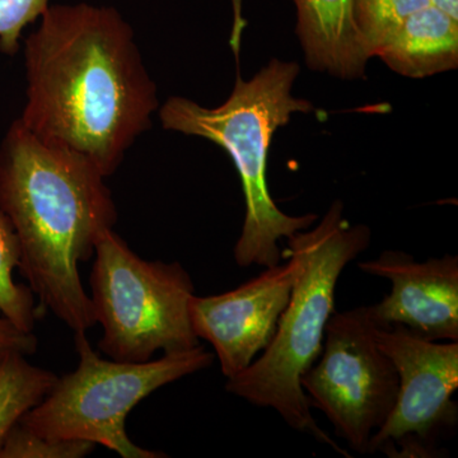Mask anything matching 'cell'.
<instances>
[{
	"label": "cell",
	"mask_w": 458,
	"mask_h": 458,
	"mask_svg": "<svg viewBox=\"0 0 458 458\" xmlns=\"http://www.w3.org/2000/svg\"><path fill=\"white\" fill-rule=\"evenodd\" d=\"M22 44L26 105L18 120L113 176L159 110L132 27L110 5L50 4Z\"/></svg>",
	"instance_id": "1"
},
{
	"label": "cell",
	"mask_w": 458,
	"mask_h": 458,
	"mask_svg": "<svg viewBox=\"0 0 458 458\" xmlns=\"http://www.w3.org/2000/svg\"><path fill=\"white\" fill-rule=\"evenodd\" d=\"M98 165L14 120L0 141V212L20 242L18 270L45 311L73 333L95 327L80 264L114 229L117 209Z\"/></svg>",
	"instance_id": "2"
},
{
	"label": "cell",
	"mask_w": 458,
	"mask_h": 458,
	"mask_svg": "<svg viewBox=\"0 0 458 458\" xmlns=\"http://www.w3.org/2000/svg\"><path fill=\"white\" fill-rule=\"evenodd\" d=\"M372 231L351 225L342 201L328 208L318 227L286 238L285 258L294 261L291 298L276 334L258 360L227 379L225 390L259 408L276 410L289 427L351 458L316 423L301 377L311 369L324 348L325 330L335 312L337 282L346 265L366 251Z\"/></svg>",
	"instance_id": "3"
},
{
	"label": "cell",
	"mask_w": 458,
	"mask_h": 458,
	"mask_svg": "<svg viewBox=\"0 0 458 458\" xmlns=\"http://www.w3.org/2000/svg\"><path fill=\"white\" fill-rule=\"evenodd\" d=\"M300 74L295 62L271 59L250 81L240 73L225 104L204 107L181 96H172L159 107L165 131L200 137L223 148L236 165L246 216L234 246L240 267H270L284 259L279 242L318 221L316 214L288 216L276 207L267 181L271 140L279 128L288 125L295 113L309 114L313 105L294 98L293 86Z\"/></svg>",
	"instance_id": "4"
},
{
	"label": "cell",
	"mask_w": 458,
	"mask_h": 458,
	"mask_svg": "<svg viewBox=\"0 0 458 458\" xmlns=\"http://www.w3.org/2000/svg\"><path fill=\"white\" fill-rule=\"evenodd\" d=\"M80 363L57 377L49 394L20 424L50 439H77L102 445L123 458H165V452L135 445L126 432L132 409L158 388L194 375L214 361L203 345L170 352L156 360L131 363L104 360L86 333H74Z\"/></svg>",
	"instance_id": "5"
},
{
	"label": "cell",
	"mask_w": 458,
	"mask_h": 458,
	"mask_svg": "<svg viewBox=\"0 0 458 458\" xmlns=\"http://www.w3.org/2000/svg\"><path fill=\"white\" fill-rule=\"evenodd\" d=\"M93 258L89 297L102 327L98 348L110 360L143 363L157 352L200 345L190 319L195 286L180 262L144 260L114 229Z\"/></svg>",
	"instance_id": "6"
},
{
	"label": "cell",
	"mask_w": 458,
	"mask_h": 458,
	"mask_svg": "<svg viewBox=\"0 0 458 458\" xmlns=\"http://www.w3.org/2000/svg\"><path fill=\"white\" fill-rule=\"evenodd\" d=\"M369 306L334 312L324 348L301 386L311 408L321 410L355 454H369V442L390 417L399 377L379 348Z\"/></svg>",
	"instance_id": "7"
},
{
	"label": "cell",
	"mask_w": 458,
	"mask_h": 458,
	"mask_svg": "<svg viewBox=\"0 0 458 458\" xmlns=\"http://www.w3.org/2000/svg\"><path fill=\"white\" fill-rule=\"evenodd\" d=\"M376 340L399 377L390 417L369 442V454L432 457L436 439L458 421V342H432L403 327H376Z\"/></svg>",
	"instance_id": "8"
},
{
	"label": "cell",
	"mask_w": 458,
	"mask_h": 458,
	"mask_svg": "<svg viewBox=\"0 0 458 458\" xmlns=\"http://www.w3.org/2000/svg\"><path fill=\"white\" fill-rule=\"evenodd\" d=\"M284 260L236 289L190 301L192 330L213 346L227 379L251 366L273 340L293 289L294 261Z\"/></svg>",
	"instance_id": "9"
},
{
	"label": "cell",
	"mask_w": 458,
	"mask_h": 458,
	"mask_svg": "<svg viewBox=\"0 0 458 458\" xmlns=\"http://www.w3.org/2000/svg\"><path fill=\"white\" fill-rule=\"evenodd\" d=\"M358 267L391 283L390 294L369 306L376 327H403L432 342H458L456 255L418 262L408 252L387 250Z\"/></svg>",
	"instance_id": "10"
},
{
	"label": "cell",
	"mask_w": 458,
	"mask_h": 458,
	"mask_svg": "<svg viewBox=\"0 0 458 458\" xmlns=\"http://www.w3.org/2000/svg\"><path fill=\"white\" fill-rule=\"evenodd\" d=\"M307 65L340 80L366 74L370 59L352 16V0H293Z\"/></svg>",
	"instance_id": "11"
},
{
	"label": "cell",
	"mask_w": 458,
	"mask_h": 458,
	"mask_svg": "<svg viewBox=\"0 0 458 458\" xmlns=\"http://www.w3.org/2000/svg\"><path fill=\"white\" fill-rule=\"evenodd\" d=\"M394 73L421 80L458 66V21L428 5L412 13L376 54Z\"/></svg>",
	"instance_id": "12"
},
{
	"label": "cell",
	"mask_w": 458,
	"mask_h": 458,
	"mask_svg": "<svg viewBox=\"0 0 458 458\" xmlns=\"http://www.w3.org/2000/svg\"><path fill=\"white\" fill-rule=\"evenodd\" d=\"M57 381L55 373L12 352L0 364V450L13 428L41 403Z\"/></svg>",
	"instance_id": "13"
},
{
	"label": "cell",
	"mask_w": 458,
	"mask_h": 458,
	"mask_svg": "<svg viewBox=\"0 0 458 458\" xmlns=\"http://www.w3.org/2000/svg\"><path fill=\"white\" fill-rule=\"evenodd\" d=\"M21 250L16 232L0 212V316L22 330L33 333L45 310L27 284L13 278L20 265Z\"/></svg>",
	"instance_id": "14"
},
{
	"label": "cell",
	"mask_w": 458,
	"mask_h": 458,
	"mask_svg": "<svg viewBox=\"0 0 458 458\" xmlns=\"http://www.w3.org/2000/svg\"><path fill=\"white\" fill-rule=\"evenodd\" d=\"M429 0H352V16L364 47L375 57L412 13Z\"/></svg>",
	"instance_id": "15"
},
{
	"label": "cell",
	"mask_w": 458,
	"mask_h": 458,
	"mask_svg": "<svg viewBox=\"0 0 458 458\" xmlns=\"http://www.w3.org/2000/svg\"><path fill=\"white\" fill-rule=\"evenodd\" d=\"M95 450L93 443L47 438L18 423L5 439L0 458H83Z\"/></svg>",
	"instance_id": "16"
},
{
	"label": "cell",
	"mask_w": 458,
	"mask_h": 458,
	"mask_svg": "<svg viewBox=\"0 0 458 458\" xmlns=\"http://www.w3.org/2000/svg\"><path fill=\"white\" fill-rule=\"evenodd\" d=\"M49 7L50 0H0V53L16 55L26 27L40 20Z\"/></svg>",
	"instance_id": "17"
},
{
	"label": "cell",
	"mask_w": 458,
	"mask_h": 458,
	"mask_svg": "<svg viewBox=\"0 0 458 458\" xmlns=\"http://www.w3.org/2000/svg\"><path fill=\"white\" fill-rule=\"evenodd\" d=\"M38 348V339L35 333L22 330L0 316V364L12 352H21L30 357L35 354Z\"/></svg>",
	"instance_id": "18"
},
{
	"label": "cell",
	"mask_w": 458,
	"mask_h": 458,
	"mask_svg": "<svg viewBox=\"0 0 458 458\" xmlns=\"http://www.w3.org/2000/svg\"><path fill=\"white\" fill-rule=\"evenodd\" d=\"M430 5L458 21V0H429Z\"/></svg>",
	"instance_id": "19"
}]
</instances>
